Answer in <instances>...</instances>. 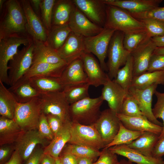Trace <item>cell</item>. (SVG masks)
<instances>
[{"label":"cell","instance_id":"obj_61","mask_svg":"<svg viewBox=\"0 0 164 164\" xmlns=\"http://www.w3.org/2000/svg\"><path fill=\"white\" fill-rule=\"evenodd\" d=\"M6 0H0V13H1L3 9Z\"/></svg>","mask_w":164,"mask_h":164},{"label":"cell","instance_id":"obj_28","mask_svg":"<svg viewBox=\"0 0 164 164\" xmlns=\"http://www.w3.org/2000/svg\"><path fill=\"white\" fill-rule=\"evenodd\" d=\"M71 122L63 124L61 128L55 135L54 138L44 148V153L50 155L55 159L59 157L63 148L70 139Z\"/></svg>","mask_w":164,"mask_h":164},{"label":"cell","instance_id":"obj_45","mask_svg":"<svg viewBox=\"0 0 164 164\" xmlns=\"http://www.w3.org/2000/svg\"><path fill=\"white\" fill-rule=\"evenodd\" d=\"M37 129L42 137L50 141L54 138V135L48 124L46 115L43 113L40 116Z\"/></svg>","mask_w":164,"mask_h":164},{"label":"cell","instance_id":"obj_30","mask_svg":"<svg viewBox=\"0 0 164 164\" xmlns=\"http://www.w3.org/2000/svg\"><path fill=\"white\" fill-rule=\"evenodd\" d=\"M28 79L32 86L40 94L62 91L64 87L60 77L36 76Z\"/></svg>","mask_w":164,"mask_h":164},{"label":"cell","instance_id":"obj_51","mask_svg":"<svg viewBox=\"0 0 164 164\" xmlns=\"http://www.w3.org/2000/svg\"><path fill=\"white\" fill-rule=\"evenodd\" d=\"M44 154V149L37 145L24 164H41Z\"/></svg>","mask_w":164,"mask_h":164},{"label":"cell","instance_id":"obj_15","mask_svg":"<svg viewBox=\"0 0 164 164\" xmlns=\"http://www.w3.org/2000/svg\"><path fill=\"white\" fill-rule=\"evenodd\" d=\"M19 1L26 17L27 33L32 39L45 42L48 33L45 28L40 17L34 12L29 0Z\"/></svg>","mask_w":164,"mask_h":164},{"label":"cell","instance_id":"obj_49","mask_svg":"<svg viewBox=\"0 0 164 164\" xmlns=\"http://www.w3.org/2000/svg\"><path fill=\"white\" fill-rule=\"evenodd\" d=\"M15 150L14 144L0 146V164H5L11 158Z\"/></svg>","mask_w":164,"mask_h":164},{"label":"cell","instance_id":"obj_13","mask_svg":"<svg viewBox=\"0 0 164 164\" xmlns=\"http://www.w3.org/2000/svg\"><path fill=\"white\" fill-rule=\"evenodd\" d=\"M158 85L154 84L143 89L131 87L128 90V93L135 100L144 116L152 123L162 126L163 123L154 117L152 108L153 96L156 90Z\"/></svg>","mask_w":164,"mask_h":164},{"label":"cell","instance_id":"obj_34","mask_svg":"<svg viewBox=\"0 0 164 164\" xmlns=\"http://www.w3.org/2000/svg\"><path fill=\"white\" fill-rule=\"evenodd\" d=\"M71 32L68 24L52 26L44 43L57 51L63 45Z\"/></svg>","mask_w":164,"mask_h":164},{"label":"cell","instance_id":"obj_20","mask_svg":"<svg viewBox=\"0 0 164 164\" xmlns=\"http://www.w3.org/2000/svg\"><path fill=\"white\" fill-rule=\"evenodd\" d=\"M84 71L87 78V83L95 87L104 85L109 77L104 72L95 58L91 53H84L81 56Z\"/></svg>","mask_w":164,"mask_h":164},{"label":"cell","instance_id":"obj_24","mask_svg":"<svg viewBox=\"0 0 164 164\" xmlns=\"http://www.w3.org/2000/svg\"><path fill=\"white\" fill-rule=\"evenodd\" d=\"M108 149L112 153L124 156L137 164H164L162 158L146 156L126 145H115Z\"/></svg>","mask_w":164,"mask_h":164},{"label":"cell","instance_id":"obj_3","mask_svg":"<svg viewBox=\"0 0 164 164\" xmlns=\"http://www.w3.org/2000/svg\"><path fill=\"white\" fill-rule=\"evenodd\" d=\"M106 17L104 28L128 33L146 29L143 23L127 11L107 5Z\"/></svg>","mask_w":164,"mask_h":164},{"label":"cell","instance_id":"obj_62","mask_svg":"<svg viewBox=\"0 0 164 164\" xmlns=\"http://www.w3.org/2000/svg\"><path fill=\"white\" fill-rule=\"evenodd\" d=\"M54 164H63L59 157L55 159Z\"/></svg>","mask_w":164,"mask_h":164},{"label":"cell","instance_id":"obj_53","mask_svg":"<svg viewBox=\"0 0 164 164\" xmlns=\"http://www.w3.org/2000/svg\"><path fill=\"white\" fill-rule=\"evenodd\" d=\"M164 155V136L159 139L152 151V156L156 158H162Z\"/></svg>","mask_w":164,"mask_h":164},{"label":"cell","instance_id":"obj_47","mask_svg":"<svg viewBox=\"0 0 164 164\" xmlns=\"http://www.w3.org/2000/svg\"><path fill=\"white\" fill-rule=\"evenodd\" d=\"M117 155L108 149H103L98 159L93 164H118L119 161Z\"/></svg>","mask_w":164,"mask_h":164},{"label":"cell","instance_id":"obj_44","mask_svg":"<svg viewBox=\"0 0 164 164\" xmlns=\"http://www.w3.org/2000/svg\"><path fill=\"white\" fill-rule=\"evenodd\" d=\"M154 94L157 97V101L152 109V113L156 118H161L163 121L162 131L159 137L160 139L164 136V93L156 90Z\"/></svg>","mask_w":164,"mask_h":164},{"label":"cell","instance_id":"obj_37","mask_svg":"<svg viewBox=\"0 0 164 164\" xmlns=\"http://www.w3.org/2000/svg\"><path fill=\"white\" fill-rule=\"evenodd\" d=\"M133 77V60L130 54L125 64L118 70L114 80L117 83L128 92Z\"/></svg>","mask_w":164,"mask_h":164},{"label":"cell","instance_id":"obj_59","mask_svg":"<svg viewBox=\"0 0 164 164\" xmlns=\"http://www.w3.org/2000/svg\"><path fill=\"white\" fill-rule=\"evenodd\" d=\"M153 54L164 55V47H156Z\"/></svg>","mask_w":164,"mask_h":164},{"label":"cell","instance_id":"obj_54","mask_svg":"<svg viewBox=\"0 0 164 164\" xmlns=\"http://www.w3.org/2000/svg\"><path fill=\"white\" fill-rule=\"evenodd\" d=\"M23 163L19 152L15 149L9 160L5 164H22Z\"/></svg>","mask_w":164,"mask_h":164},{"label":"cell","instance_id":"obj_10","mask_svg":"<svg viewBox=\"0 0 164 164\" xmlns=\"http://www.w3.org/2000/svg\"><path fill=\"white\" fill-rule=\"evenodd\" d=\"M34 44L32 42L18 50L8 65L10 85L12 86L21 79L32 64Z\"/></svg>","mask_w":164,"mask_h":164},{"label":"cell","instance_id":"obj_48","mask_svg":"<svg viewBox=\"0 0 164 164\" xmlns=\"http://www.w3.org/2000/svg\"><path fill=\"white\" fill-rule=\"evenodd\" d=\"M157 71H164V55L153 54L151 57L147 72Z\"/></svg>","mask_w":164,"mask_h":164},{"label":"cell","instance_id":"obj_36","mask_svg":"<svg viewBox=\"0 0 164 164\" xmlns=\"http://www.w3.org/2000/svg\"><path fill=\"white\" fill-rule=\"evenodd\" d=\"M90 86L88 83L66 85L63 91L68 102L70 104L89 97Z\"/></svg>","mask_w":164,"mask_h":164},{"label":"cell","instance_id":"obj_41","mask_svg":"<svg viewBox=\"0 0 164 164\" xmlns=\"http://www.w3.org/2000/svg\"><path fill=\"white\" fill-rule=\"evenodd\" d=\"M55 0H42L40 17L48 33L52 26L53 10Z\"/></svg>","mask_w":164,"mask_h":164},{"label":"cell","instance_id":"obj_43","mask_svg":"<svg viewBox=\"0 0 164 164\" xmlns=\"http://www.w3.org/2000/svg\"><path fill=\"white\" fill-rule=\"evenodd\" d=\"M120 114L130 117L144 116L135 100L128 93L123 102Z\"/></svg>","mask_w":164,"mask_h":164},{"label":"cell","instance_id":"obj_25","mask_svg":"<svg viewBox=\"0 0 164 164\" xmlns=\"http://www.w3.org/2000/svg\"><path fill=\"white\" fill-rule=\"evenodd\" d=\"M32 40L34 49L32 66L43 63L56 64L66 62L59 56L56 51L44 42L34 39Z\"/></svg>","mask_w":164,"mask_h":164},{"label":"cell","instance_id":"obj_46","mask_svg":"<svg viewBox=\"0 0 164 164\" xmlns=\"http://www.w3.org/2000/svg\"><path fill=\"white\" fill-rule=\"evenodd\" d=\"M129 13L138 19L151 18L164 22V7H158L149 11L141 13Z\"/></svg>","mask_w":164,"mask_h":164},{"label":"cell","instance_id":"obj_35","mask_svg":"<svg viewBox=\"0 0 164 164\" xmlns=\"http://www.w3.org/2000/svg\"><path fill=\"white\" fill-rule=\"evenodd\" d=\"M154 84H164V71H147L134 77L131 87L143 89Z\"/></svg>","mask_w":164,"mask_h":164},{"label":"cell","instance_id":"obj_50","mask_svg":"<svg viewBox=\"0 0 164 164\" xmlns=\"http://www.w3.org/2000/svg\"><path fill=\"white\" fill-rule=\"evenodd\" d=\"M48 122L54 136L64 124L57 116L50 114L46 115Z\"/></svg>","mask_w":164,"mask_h":164},{"label":"cell","instance_id":"obj_6","mask_svg":"<svg viewBox=\"0 0 164 164\" xmlns=\"http://www.w3.org/2000/svg\"><path fill=\"white\" fill-rule=\"evenodd\" d=\"M124 33L116 31L111 39L108 52V76L114 79L120 67L124 66L130 54L124 48L123 41Z\"/></svg>","mask_w":164,"mask_h":164},{"label":"cell","instance_id":"obj_9","mask_svg":"<svg viewBox=\"0 0 164 164\" xmlns=\"http://www.w3.org/2000/svg\"><path fill=\"white\" fill-rule=\"evenodd\" d=\"M115 30L104 28L99 34L91 36L84 37L85 52L95 55L99 60L100 64L104 71H108L105 59L108 55L109 43Z\"/></svg>","mask_w":164,"mask_h":164},{"label":"cell","instance_id":"obj_29","mask_svg":"<svg viewBox=\"0 0 164 164\" xmlns=\"http://www.w3.org/2000/svg\"><path fill=\"white\" fill-rule=\"evenodd\" d=\"M8 89L19 103L29 101L39 97L40 94L32 86L28 79H20Z\"/></svg>","mask_w":164,"mask_h":164},{"label":"cell","instance_id":"obj_8","mask_svg":"<svg viewBox=\"0 0 164 164\" xmlns=\"http://www.w3.org/2000/svg\"><path fill=\"white\" fill-rule=\"evenodd\" d=\"M39 97L42 113L57 116L64 123L72 121L69 114L70 104L63 91L41 93Z\"/></svg>","mask_w":164,"mask_h":164},{"label":"cell","instance_id":"obj_57","mask_svg":"<svg viewBox=\"0 0 164 164\" xmlns=\"http://www.w3.org/2000/svg\"><path fill=\"white\" fill-rule=\"evenodd\" d=\"M55 159L50 155L44 153L41 164H54Z\"/></svg>","mask_w":164,"mask_h":164},{"label":"cell","instance_id":"obj_4","mask_svg":"<svg viewBox=\"0 0 164 164\" xmlns=\"http://www.w3.org/2000/svg\"><path fill=\"white\" fill-rule=\"evenodd\" d=\"M103 101L101 96L94 98L89 97L70 104L71 121L85 125H94L101 114Z\"/></svg>","mask_w":164,"mask_h":164},{"label":"cell","instance_id":"obj_19","mask_svg":"<svg viewBox=\"0 0 164 164\" xmlns=\"http://www.w3.org/2000/svg\"><path fill=\"white\" fill-rule=\"evenodd\" d=\"M84 37L71 32L65 42L57 51L59 56L68 63L81 57L85 52Z\"/></svg>","mask_w":164,"mask_h":164},{"label":"cell","instance_id":"obj_56","mask_svg":"<svg viewBox=\"0 0 164 164\" xmlns=\"http://www.w3.org/2000/svg\"><path fill=\"white\" fill-rule=\"evenodd\" d=\"M157 47H164V36L151 38Z\"/></svg>","mask_w":164,"mask_h":164},{"label":"cell","instance_id":"obj_5","mask_svg":"<svg viewBox=\"0 0 164 164\" xmlns=\"http://www.w3.org/2000/svg\"><path fill=\"white\" fill-rule=\"evenodd\" d=\"M39 97L24 103H17L14 120L24 131L37 129L42 114Z\"/></svg>","mask_w":164,"mask_h":164},{"label":"cell","instance_id":"obj_33","mask_svg":"<svg viewBox=\"0 0 164 164\" xmlns=\"http://www.w3.org/2000/svg\"><path fill=\"white\" fill-rule=\"evenodd\" d=\"M17 102L8 89L0 81V114L1 116L13 119Z\"/></svg>","mask_w":164,"mask_h":164},{"label":"cell","instance_id":"obj_23","mask_svg":"<svg viewBox=\"0 0 164 164\" xmlns=\"http://www.w3.org/2000/svg\"><path fill=\"white\" fill-rule=\"evenodd\" d=\"M60 78L64 86L87 83V77L81 58L68 63Z\"/></svg>","mask_w":164,"mask_h":164},{"label":"cell","instance_id":"obj_58","mask_svg":"<svg viewBox=\"0 0 164 164\" xmlns=\"http://www.w3.org/2000/svg\"><path fill=\"white\" fill-rule=\"evenodd\" d=\"M96 159L89 158H78L77 164H93Z\"/></svg>","mask_w":164,"mask_h":164},{"label":"cell","instance_id":"obj_21","mask_svg":"<svg viewBox=\"0 0 164 164\" xmlns=\"http://www.w3.org/2000/svg\"><path fill=\"white\" fill-rule=\"evenodd\" d=\"M106 4L119 7L131 13L144 12L159 7L162 0H102Z\"/></svg>","mask_w":164,"mask_h":164},{"label":"cell","instance_id":"obj_40","mask_svg":"<svg viewBox=\"0 0 164 164\" xmlns=\"http://www.w3.org/2000/svg\"><path fill=\"white\" fill-rule=\"evenodd\" d=\"M151 38L147 30L124 34L125 48L130 53L147 40Z\"/></svg>","mask_w":164,"mask_h":164},{"label":"cell","instance_id":"obj_16","mask_svg":"<svg viewBox=\"0 0 164 164\" xmlns=\"http://www.w3.org/2000/svg\"><path fill=\"white\" fill-rule=\"evenodd\" d=\"M75 5L91 21L104 28L107 5L102 0H73Z\"/></svg>","mask_w":164,"mask_h":164},{"label":"cell","instance_id":"obj_31","mask_svg":"<svg viewBox=\"0 0 164 164\" xmlns=\"http://www.w3.org/2000/svg\"><path fill=\"white\" fill-rule=\"evenodd\" d=\"M74 6L73 0H55L53 10L52 26L68 24Z\"/></svg>","mask_w":164,"mask_h":164},{"label":"cell","instance_id":"obj_39","mask_svg":"<svg viewBox=\"0 0 164 164\" xmlns=\"http://www.w3.org/2000/svg\"><path fill=\"white\" fill-rule=\"evenodd\" d=\"M144 132L133 131L126 128L121 122L119 131L112 141L104 149H108L115 145L130 144Z\"/></svg>","mask_w":164,"mask_h":164},{"label":"cell","instance_id":"obj_14","mask_svg":"<svg viewBox=\"0 0 164 164\" xmlns=\"http://www.w3.org/2000/svg\"><path fill=\"white\" fill-rule=\"evenodd\" d=\"M68 24L72 32L84 37L96 35L104 28L91 21L75 5Z\"/></svg>","mask_w":164,"mask_h":164},{"label":"cell","instance_id":"obj_12","mask_svg":"<svg viewBox=\"0 0 164 164\" xmlns=\"http://www.w3.org/2000/svg\"><path fill=\"white\" fill-rule=\"evenodd\" d=\"M50 142L42 137L36 129L23 131L14 145L24 163L37 145L45 148Z\"/></svg>","mask_w":164,"mask_h":164},{"label":"cell","instance_id":"obj_42","mask_svg":"<svg viewBox=\"0 0 164 164\" xmlns=\"http://www.w3.org/2000/svg\"><path fill=\"white\" fill-rule=\"evenodd\" d=\"M138 20L143 23L151 38L164 36V22L151 18Z\"/></svg>","mask_w":164,"mask_h":164},{"label":"cell","instance_id":"obj_32","mask_svg":"<svg viewBox=\"0 0 164 164\" xmlns=\"http://www.w3.org/2000/svg\"><path fill=\"white\" fill-rule=\"evenodd\" d=\"M159 136L153 133L144 132L137 139L127 145L146 156H152V151L159 139Z\"/></svg>","mask_w":164,"mask_h":164},{"label":"cell","instance_id":"obj_1","mask_svg":"<svg viewBox=\"0 0 164 164\" xmlns=\"http://www.w3.org/2000/svg\"><path fill=\"white\" fill-rule=\"evenodd\" d=\"M0 13V40L15 34H28L26 17L19 0H6Z\"/></svg>","mask_w":164,"mask_h":164},{"label":"cell","instance_id":"obj_7","mask_svg":"<svg viewBox=\"0 0 164 164\" xmlns=\"http://www.w3.org/2000/svg\"><path fill=\"white\" fill-rule=\"evenodd\" d=\"M70 138L68 143L84 145L99 150L106 145L93 125H85L71 121Z\"/></svg>","mask_w":164,"mask_h":164},{"label":"cell","instance_id":"obj_60","mask_svg":"<svg viewBox=\"0 0 164 164\" xmlns=\"http://www.w3.org/2000/svg\"><path fill=\"white\" fill-rule=\"evenodd\" d=\"M118 164H133L132 162L129 161V160H127L125 159H123L121 160L120 161H119Z\"/></svg>","mask_w":164,"mask_h":164},{"label":"cell","instance_id":"obj_22","mask_svg":"<svg viewBox=\"0 0 164 164\" xmlns=\"http://www.w3.org/2000/svg\"><path fill=\"white\" fill-rule=\"evenodd\" d=\"M117 115L123 125L130 130L151 132L159 136L162 132V126L152 123L144 116L130 117L120 113L117 114Z\"/></svg>","mask_w":164,"mask_h":164},{"label":"cell","instance_id":"obj_27","mask_svg":"<svg viewBox=\"0 0 164 164\" xmlns=\"http://www.w3.org/2000/svg\"><path fill=\"white\" fill-rule=\"evenodd\" d=\"M23 131L13 119L0 116V146L14 144Z\"/></svg>","mask_w":164,"mask_h":164},{"label":"cell","instance_id":"obj_11","mask_svg":"<svg viewBox=\"0 0 164 164\" xmlns=\"http://www.w3.org/2000/svg\"><path fill=\"white\" fill-rule=\"evenodd\" d=\"M120 122L117 114L108 108L101 111L99 118L93 125L106 146L112 141L118 133Z\"/></svg>","mask_w":164,"mask_h":164},{"label":"cell","instance_id":"obj_2","mask_svg":"<svg viewBox=\"0 0 164 164\" xmlns=\"http://www.w3.org/2000/svg\"><path fill=\"white\" fill-rule=\"evenodd\" d=\"M32 41L28 34H15L0 40V81L10 85L8 77V63L17 53L22 45H28Z\"/></svg>","mask_w":164,"mask_h":164},{"label":"cell","instance_id":"obj_38","mask_svg":"<svg viewBox=\"0 0 164 164\" xmlns=\"http://www.w3.org/2000/svg\"><path fill=\"white\" fill-rule=\"evenodd\" d=\"M61 152L70 153L79 158L95 159L99 157L101 153V151L87 146L68 143L65 145Z\"/></svg>","mask_w":164,"mask_h":164},{"label":"cell","instance_id":"obj_52","mask_svg":"<svg viewBox=\"0 0 164 164\" xmlns=\"http://www.w3.org/2000/svg\"><path fill=\"white\" fill-rule=\"evenodd\" d=\"M59 157L63 164H77L78 158L69 153L61 152Z\"/></svg>","mask_w":164,"mask_h":164},{"label":"cell","instance_id":"obj_55","mask_svg":"<svg viewBox=\"0 0 164 164\" xmlns=\"http://www.w3.org/2000/svg\"><path fill=\"white\" fill-rule=\"evenodd\" d=\"M29 1L34 12L40 17L42 0H29Z\"/></svg>","mask_w":164,"mask_h":164},{"label":"cell","instance_id":"obj_17","mask_svg":"<svg viewBox=\"0 0 164 164\" xmlns=\"http://www.w3.org/2000/svg\"><path fill=\"white\" fill-rule=\"evenodd\" d=\"M128 93L114 79L111 80L108 77L103 85L100 96L103 101L107 102L109 108L117 114L121 113L123 102Z\"/></svg>","mask_w":164,"mask_h":164},{"label":"cell","instance_id":"obj_18","mask_svg":"<svg viewBox=\"0 0 164 164\" xmlns=\"http://www.w3.org/2000/svg\"><path fill=\"white\" fill-rule=\"evenodd\" d=\"M156 47L150 38L131 53L133 60L134 77L147 71L151 57Z\"/></svg>","mask_w":164,"mask_h":164},{"label":"cell","instance_id":"obj_26","mask_svg":"<svg viewBox=\"0 0 164 164\" xmlns=\"http://www.w3.org/2000/svg\"><path fill=\"white\" fill-rule=\"evenodd\" d=\"M67 64L66 62L56 64L46 63L36 64L32 65L22 78L29 79L36 76L60 77Z\"/></svg>","mask_w":164,"mask_h":164}]
</instances>
